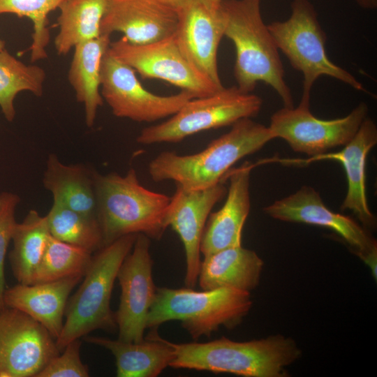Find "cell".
<instances>
[{
    "label": "cell",
    "mask_w": 377,
    "mask_h": 377,
    "mask_svg": "<svg viewBox=\"0 0 377 377\" xmlns=\"http://www.w3.org/2000/svg\"><path fill=\"white\" fill-rule=\"evenodd\" d=\"M291 14L285 21L267 25L276 45L290 65L303 75L301 101H310L312 87L321 76L336 79L358 91H365L353 75L333 63L325 50L327 36L309 0H293Z\"/></svg>",
    "instance_id": "cell-7"
},
{
    "label": "cell",
    "mask_w": 377,
    "mask_h": 377,
    "mask_svg": "<svg viewBox=\"0 0 377 377\" xmlns=\"http://www.w3.org/2000/svg\"><path fill=\"white\" fill-rule=\"evenodd\" d=\"M46 218L50 234L55 239L91 253L103 246L101 230L96 217L53 202Z\"/></svg>",
    "instance_id": "cell-28"
},
{
    "label": "cell",
    "mask_w": 377,
    "mask_h": 377,
    "mask_svg": "<svg viewBox=\"0 0 377 377\" xmlns=\"http://www.w3.org/2000/svg\"><path fill=\"white\" fill-rule=\"evenodd\" d=\"M252 306L251 294L231 288L197 291L191 288H157L147 328L179 320L191 338L209 337L220 327L238 325Z\"/></svg>",
    "instance_id": "cell-6"
},
{
    "label": "cell",
    "mask_w": 377,
    "mask_h": 377,
    "mask_svg": "<svg viewBox=\"0 0 377 377\" xmlns=\"http://www.w3.org/2000/svg\"><path fill=\"white\" fill-rule=\"evenodd\" d=\"M174 37L188 61L218 87L223 88L217 62L225 19L220 8L209 9L199 0H191L178 11Z\"/></svg>",
    "instance_id": "cell-16"
},
{
    "label": "cell",
    "mask_w": 377,
    "mask_h": 377,
    "mask_svg": "<svg viewBox=\"0 0 377 377\" xmlns=\"http://www.w3.org/2000/svg\"><path fill=\"white\" fill-rule=\"evenodd\" d=\"M261 1L222 0L220 4L225 19L224 36L235 47L236 86L251 93L258 82H263L278 94L284 107L293 108L279 50L262 17Z\"/></svg>",
    "instance_id": "cell-2"
},
{
    "label": "cell",
    "mask_w": 377,
    "mask_h": 377,
    "mask_svg": "<svg viewBox=\"0 0 377 377\" xmlns=\"http://www.w3.org/2000/svg\"><path fill=\"white\" fill-rule=\"evenodd\" d=\"M151 328L140 342H127L105 337L85 336L84 340L110 350L116 362L118 377H156L174 357L171 342Z\"/></svg>",
    "instance_id": "cell-21"
},
{
    "label": "cell",
    "mask_w": 377,
    "mask_h": 377,
    "mask_svg": "<svg viewBox=\"0 0 377 377\" xmlns=\"http://www.w3.org/2000/svg\"><path fill=\"white\" fill-rule=\"evenodd\" d=\"M263 211L274 219L316 225L332 230L376 276V241L351 217L328 209L313 188L303 186L295 193L264 207Z\"/></svg>",
    "instance_id": "cell-14"
},
{
    "label": "cell",
    "mask_w": 377,
    "mask_h": 377,
    "mask_svg": "<svg viewBox=\"0 0 377 377\" xmlns=\"http://www.w3.org/2000/svg\"><path fill=\"white\" fill-rule=\"evenodd\" d=\"M355 1L364 9L373 10L377 8V0H355Z\"/></svg>",
    "instance_id": "cell-34"
},
{
    "label": "cell",
    "mask_w": 377,
    "mask_h": 377,
    "mask_svg": "<svg viewBox=\"0 0 377 377\" xmlns=\"http://www.w3.org/2000/svg\"><path fill=\"white\" fill-rule=\"evenodd\" d=\"M179 13L156 0H109L101 35L121 32L129 43L145 45L173 36Z\"/></svg>",
    "instance_id": "cell-17"
},
{
    "label": "cell",
    "mask_w": 377,
    "mask_h": 377,
    "mask_svg": "<svg viewBox=\"0 0 377 377\" xmlns=\"http://www.w3.org/2000/svg\"><path fill=\"white\" fill-rule=\"evenodd\" d=\"M108 50L142 78L164 80L195 98L212 95L224 87H218L194 68L180 50L174 35L145 45L133 44L122 37L110 42Z\"/></svg>",
    "instance_id": "cell-11"
},
{
    "label": "cell",
    "mask_w": 377,
    "mask_h": 377,
    "mask_svg": "<svg viewBox=\"0 0 377 377\" xmlns=\"http://www.w3.org/2000/svg\"><path fill=\"white\" fill-rule=\"evenodd\" d=\"M376 143V125L371 119L367 117L352 140L340 151H328L306 159H278L276 161L299 165L323 160L340 162L345 170L348 182L346 195L341 209L352 211L367 228H374L376 221L366 196L365 165L367 154Z\"/></svg>",
    "instance_id": "cell-18"
},
{
    "label": "cell",
    "mask_w": 377,
    "mask_h": 377,
    "mask_svg": "<svg viewBox=\"0 0 377 377\" xmlns=\"http://www.w3.org/2000/svg\"><path fill=\"white\" fill-rule=\"evenodd\" d=\"M110 42V36L100 35L74 47L68 79L77 101L84 105L88 127L94 126L97 110L103 104L100 91L101 65Z\"/></svg>",
    "instance_id": "cell-24"
},
{
    "label": "cell",
    "mask_w": 377,
    "mask_h": 377,
    "mask_svg": "<svg viewBox=\"0 0 377 377\" xmlns=\"http://www.w3.org/2000/svg\"><path fill=\"white\" fill-rule=\"evenodd\" d=\"M274 138L269 126L242 119L198 153H160L149 162L148 173L156 182L172 181L187 191L206 189L223 182L235 163Z\"/></svg>",
    "instance_id": "cell-1"
},
{
    "label": "cell",
    "mask_w": 377,
    "mask_h": 377,
    "mask_svg": "<svg viewBox=\"0 0 377 377\" xmlns=\"http://www.w3.org/2000/svg\"><path fill=\"white\" fill-rule=\"evenodd\" d=\"M81 341L68 343L59 355L53 357L37 377H87L89 368L80 358Z\"/></svg>",
    "instance_id": "cell-31"
},
{
    "label": "cell",
    "mask_w": 377,
    "mask_h": 377,
    "mask_svg": "<svg viewBox=\"0 0 377 377\" xmlns=\"http://www.w3.org/2000/svg\"><path fill=\"white\" fill-rule=\"evenodd\" d=\"M109 0H66L59 7V32L54 38L59 55H66L82 42L98 38Z\"/></svg>",
    "instance_id": "cell-25"
},
{
    "label": "cell",
    "mask_w": 377,
    "mask_h": 377,
    "mask_svg": "<svg viewBox=\"0 0 377 377\" xmlns=\"http://www.w3.org/2000/svg\"><path fill=\"white\" fill-rule=\"evenodd\" d=\"M82 278L76 276L45 283H18L5 290L4 306L29 315L56 339L63 327L69 295Z\"/></svg>",
    "instance_id": "cell-20"
},
{
    "label": "cell",
    "mask_w": 377,
    "mask_h": 377,
    "mask_svg": "<svg viewBox=\"0 0 377 377\" xmlns=\"http://www.w3.org/2000/svg\"><path fill=\"white\" fill-rule=\"evenodd\" d=\"M150 240L143 234H137L117 273L121 295L114 316L118 339L123 341L137 343L145 339L147 316L157 288L152 277Z\"/></svg>",
    "instance_id": "cell-13"
},
{
    "label": "cell",
    "mask_w": 377,
    "mask_h": 377,
    "mask_svg": "<svg viewBox=\"0 0 377 377\" xmlns=\"http://www.w3.org/2000/svg\"><path fill=\"white\" fill-rule=\"evenodd\" d=\"M66 0H0V15L10 13L29 18L34 24L31 59L33 62L47 57L45 47L50 41L47 28L48 14Z\"/></svg>",
    "instance_id": "cell-30"
},
{
    "label": "cell",
    "mask_w": 377,
    "mask_h": 377,
    "mask_svg": "<svg viewBox=\"0 0 377 377\" xmlns=\"http://www.w3.org/2000/svg\"><path fill=\"white\" fill-rule=\"evenodd\" d=\"M223 182L203 190L187 191L176 185L167 212V223L179 236L186 256L184 283L193 288L201 264L200 242L207 219L214 205L226 194Z\"/></svg>",
    "instance_id": "cell-15"
},
{
    "label": "cell",
    "mask_w": 377,
    "mask_h": 377,
    "mask_svg": "<svg viewBox=\"0 0 377 377\" xmlns=\"http://www.w3.org/2000/svg\"><path fill=\"white\" fill-rule=\"evenodd\" d=\"M209 9L216 10L220 6L222 0H199Z\"/></svg>",
    "instance_id": "cell-35"
},
{
    "label": "cell",
    "mask_w": 377,
    "mask_h": 377,
    "mask_svg": "<svg viewBox=\"0 0 377 377\" xmlns=\"http://www.w3.org/2000/svg\"><path fill=\"white\" fill-rule=\"evenodd\" d=\"M171 344L174 357L169 367L245 377H286V367L301 355L295 341L281 335L249 341L223 337L205 343Z\"/></svg>",
    "instance_id": "cell-3"
},
{
    "label": "cell",
    "mask_w": 377,
    "mask_h": 377,
    "mask_svg": "<svg viewBox=\"0 0 377 377\" xmlns=\"http://www.w3.org/2000/svg\"><path fill=\"white\" fill-rule=\"evenodd\" d=\"M262 105V98L252 92H244L237 86L223 87L189 100L166 121L143 128L136 140L145 145L179 142L201 131L256 117Z\"/></svg>",
    "instance_id": "cell-8"
},
{
    "label": "cell",
    "mask_w": 377,
    "mask_h": 377,
    "mask_svg": "<svg viewBox=\"0 0 377 377\" xmlns=\"http://www.w3.org/2000/svg\"><path fill=\"white\" fill-rule=\"evenodd\" d=\"M45 77L41 67L23 63L5 48L0 50V108L7 121H13L15 119L16 96L28 91L41 96Z\"/></svg>",
    "instance_id": "cell-27"
},
{
    "label": "cell",
    "mask_w": 377,
    "mask_h": 377,
    "mask_svg": "<svg viewBox=\"0 0 377 377\" xmlns=\"http://www.w3.org/2000/svg\"><path fill=\"white\" fill-rule=\"evenodd\" d=\"M20 200L19 196L15 193H0V310L5 307L3 301L6 290L5 258L17 223L15 214Z\"/></svg>",
    "instance_id": "cell-32"
},
{
    "label": "cell",
    "mask_w": 377,
    "mask_h": 377,
    "mask_svg": "<svg viewBox=\"0 0 377 377\" xmlns=\"http://www.w3.org/2000/svg\"><path fill=\"white\" fill-rule=\"evenodd\" d=\"M135 71L108 50L101 65L100 91L112 114L137 122H153L171 117L194 96L186 91L159 96L147 90Z\"/></svg>",
    "instance_id": "cell-10"
},
{
    "label": "cell",
    "mask_w": 377,
    "mask_h": 377,
    "mask_svg": "<svg viewBox=\"0 0 377 377\" xmlns=\"http://www.w3.org/2000/svg\"><path fill=\"white\" fill-rule=\"evenodd\" d=\"M136 236L124 235L92 256L80 286L67 302L66 319L56 339L59 351L92 331L117 328L114 313L110 308L112 291L119 267L131 251Z\"/></svg>",
    "instance_id": "cell-5"
},
{
    "label": "cell",
    "mask_w": 377,
    "mask_h": 377,
    "mask_svg": "<svg viewBox=\"0 0 377 377\" xmlns=\"http://www.w3.org/2000/svg\"><path fill=\"white\" fill-rule=\"evenodd\" d=\"M91 258V252L50 235L31 284L84 276Z\"/></svg>",
    "instance_id": "cell-29"
},
{
    "label": "cell",
    "mask_w": 377,
    "mask_h": 377,
    "mask_svg": "<svg viewBox=\"0 0 377 377\" xmlns=\"http://www.w3.org/2000/svg\"><path fill=\"white\" fill-rule=\"evenodd\" d=\"M158 2L179 11L184 8L191 0H156Z\"/></svg>",
    "instance_id": "cell-33"
},
{
    "label": "cell",
    "mask_w": 377,
    "mask_h": 377,
    "mask_svg": "<svg viewBox=\"0 0 377 377\" xmlns=\"http://www.w3.org/2000/svg\"><path fill=\"white\" fill-rule=\"evenodd\" d=\"M50 236L46 216L36 210H30L21 223H16L9 260L19 283L31 284Z\"/></svg>",
    "instance_id": "cell-26"
},
{
    "label": "cell",
    "mask_w": 377,
    "mask_h": 377,
    "mask_svg": "<svg viewBox=\"0 0 377 377\" xmlns=\"http://www.w3.org/2000/svg\"><path fill=\"white\" fill-rule=\"evenodd\" d=\"M5 48V42L0 39V50Z\"/></svg>",
    "instance_id": "cell-36"
},
{
    "label": "cell",
    "mask_w": 377,
    "mask_h": 377,
    "mask_svg": "<svg viewBox=\"0 0 377 377\" xmlns=\"http://www.w3.org/2000/svg\"><path fill=\"white\" fill-rule=\"evenodd\" d=\"M60 352L33 318L14 308L0 310V377H37Z\"/></svg>",
    "instance_id": "cell-12"
},
{
    "label": "cell",
    "mask_w": 377,
    "mask_h": 377,
    "mask_svg": "<svg viewBox=\"0 0 377 377\" xmlns=\"http://www.w3.org/2000/svg\"><path fill=\"white\" fill-rule=\"evenodd\" d=\"M95 171L81 164L66 165L54 154L48 156L43 182L53 202L96 218Z\"/></svg>",
    "instance_id": "cell-23"
},
{
    "label": "cell",
    "mask_w": 377,
    "mask_h": 377,
    "mask_svg": "<svg viewBox=\"0 0 377 377\" xmlns=\"http://www.w3.org/2000/svg\"><path fill=\"white\" fill-rule=\"evenodd\" d=\"M96 219L103 246L130 234L159 240L166 229L170 198L143 186L133 168L126 175L95 172Z\"/></svg>",
    "instance_id": "cell-4"
},
{
    "label": "cell",
    "mask_w": 377,
    "mask_h": 377,
    "mask_svg": "<svg viewBox=\"0 0 377 377\" xmlns=\"http://www.w3.org/2000/svg\"><path fill=\"white\" fill-rule=\"evenodd\" d=\"M253 165L248 162L230 169L227 198L222 207L210 213L200 242L203 257L219 251L242 246V232L251 209L250 175Z\"/></svg>",
    "instance_id": "cell-19"
},
{
    "label": "cell",
    "mask_w": 377,
    "mask_h": 377,
    "mask_svg": "<svg viewBox=\"0 0 377 377\" xmlns=\"http://www.w3.org/2000/svg\"><path fill=\"white\" fill-rule=\"evenodd\" d=\"M263 264L253 250L227 248L204 257L198 282L202 290L226 287L250 293L258 285Z\"/></svg>",
    "instance_id": "cell-22"
},
{
    "label": "cell",
    "mask_w": 377,
    "mask_h": 377,
    "mask_svg": "<svg viewBox=\"0 0 377 377\" xmlns=\"http://www.w3.org/2000/svg\"><path fill=\"white\" fill-rule=\"evenodd\" d=\"M369 108L360 103L346 116L330 120L316 117L309 103L300 101L297 108L277 110L269 128L275 138L284 140L294 151L314 156L348 143L367 117Z\"/></svg>",
    "instance_id": "cell-9"
}]
</instances>
